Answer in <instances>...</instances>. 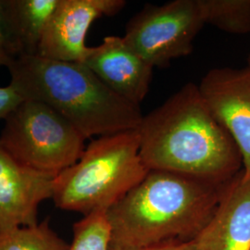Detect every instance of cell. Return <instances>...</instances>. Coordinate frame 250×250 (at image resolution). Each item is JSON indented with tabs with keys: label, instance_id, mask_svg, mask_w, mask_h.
<instances>
[{
	"label": "cell",
	"instance_id": "5bb4252c",
	"mask_svg": "<svg viewBox=\"0 0 250 250\" xmlns=\"http://www.w3.org/2000/svg\"><path fill=\"white\" fill-rule=\"evenodd\" d=\"M68 247L47 219L31 226L0 232V250H67Z\"/></svg>",
	"mask_w": 250,
	"mask_h": 250
},
{
	"label": "cell",
	"instance_id": "8fae6325",
	"mask_svg": "<svg viewBox=\"0 0 250 250\" xmlns=\"http://www.w3.org/2000/svg\"><path fill=\"white\" fill-rule=\"evenodd\" d=\"M192 241L195 250H250V177L244 170L225 186L212 217Z\"/></svg>",
	"mask_w": 250,
	"mask_h": 250
},
{
	"label": "cell",
	"instance_id": "4fadbf2b",
	"mask_svg": "<svg viewBox=\"0 0 250 250\" xmlns=\"http://www.w3.org/2000/svg\"><path fill=\"white\" fill-rule=\"evenodd\" d=\"M204 23L233 35L250 32V0H197Z\"/></svg>",
	"mask_w": 250,
	"mask_h": 250
},
{
	"label": "cell",
	"instance_id": "2e32d148",
	"mask_svg": "<svg viewBox=\"0 0 250 250\" xmlns=\"http://www.w3.org/2000/svg\"><path fill=\"white\" fill-rule=\"evenodd\" d=\"M24 99L10 84L0 87V120H5Z\"/></svg>",
	"mask_w": 250,
	"mask_h": 250
},
{
	"label": "cell",
	"instance_id": "ba28073f",
	"mask_svg": "<svg viewBox=\"0 0 250 250\" xmlns=\"http://www.w3.org/2000/svg\"><path fill=\"white\" fill-rule=\"evenodd\" d=\"M202 98L241 153L243 170L250 177V65L215 68L197 85Z\"/></svg>",
	"mask_w": 250,
	"mask_h": 250
},
{
	"label": "cell",
	"instance_id": "9a60e30c",
	"mask_svg": "<svg viewBox=\"0 0 250 250\" xmlns=\"http://www.w3.org/2000/svg\"><path fill=\"white\" fill-rule=\"evenodd\" d=\"M107 210L84 215L73 225V235L67 250H112Z\"/></svg>",
	"mask_w": 250,
	"mask_h": 250
},
{
	"label": "cell",
	"instance_id": "e0dca14e",
	"mask_svg": "<svg viewBox=\"0 0 250 250\" xmlns=\"http://www.w3.org/2000/svg\"><path fill=\"white\" fill-rule=\"evenodd\" d=\"M134 250H195L193 241H174L163 242L160 244H155L151 246L144 247Z\"/></svg>",
	"mask_w": 250,
	"mask_h": 250
},
{
	"label": "cell",
	"instance_id": "277c9868",
	"mask_svg": "<svg viewBox=\"0 0 250 250\" xmlns=\"http://www.w3.org/2000/svg\"><path fill=\"white\" fill-rule=\"evenodd\" d=\"M139 150L136 130L93 140L79 161L55 177V205L83 216L108 210L149 171Z\"/></svg>",
	"mask_w": 250,
	"mask_h": 250
},
{
	"label": "cell",
	"instance_id": "52a82bcc",
	"mask_svg": "<svg viewBox=\"0 0 250 250\" xmlns=\"http://www.w3.org/2000/svg\"><path fill=\"white\" fill-rule=\"evenodd\" d=\"M125 5L124 0H59L37 55L58 62L83 63L89 48L85 37L92 23L101 17L116 15Z\"/></svg>",
	"mask_w": 250,
	"mask_h": 250
},
{
	"label": "cell",
	"instance_id": "8992f818",
	"mask_svg": "<svg viewBox=\"0 0 250 250\" xmlns=\"http://www.w3.org/2000/svg\"><path fill=\"white\" fill-rule=\"evenodd\" d=\"M204 25L197 0H173L146 5L127 22L123 37L153 68H163L192 52Z\"/></svg>",
	"mask_w": 250,
	"mask_h": 250
},
{
	"label": "cell",
	"instance_id": "d6986e66",
	"mask_svg": "<svg viewBox=\"0 0 250 250\" xmlns=\"http://www.w3.org/2000/svg\"><path fill=\"white\" fill-rule=\"evenodd\" d=\"M249 64L250 65V58H249Z\"/></svg>",
	"mask_w": 250,
	"mask_h": 250
},
{
	"label": "cell",
	"instance_id": "7c38bea8",
	"mask_svg": "<svg viewBox=\"0 0 250 250\" xmlns=\"http://www.w3.org/2000/svg\"><path fill=\"white\" fill-rule=\"evenodd\" d=\"M59 0H0L3 31L14 59L37 55L48 19Z\"/></svg>",
	"mask_w": 250,
	"mask_h": 250
},
{
	"label": "cell",
	"instance_id": "30bf717a",
	"mask_svg": "<svg viewBox=\"0 0 250 250\" xmlns=\"http://www.w3.org/2000/svg\"><path fill=\"white\" fill-rule=\"evenodd\" d=\"M83 64L107 87L136 105L140 106L150 88L154 68L123 36H107L100 45L89 47Z\"/></svg>",
	"mask_w": 250,
	"mask_h": 250
},
{
	"label": "cell",
	"instance_id": "ac0fdd59",
	"mask_svg": "<svg viewBox=\"0 0 250 250\" xmlns=\"http://www.w3.org/2000/svg\"><path fill=\"white\" fill-rule=\"evenodd\" d=\"M15 59L9 51L6 36L3 31L2 22H1V14H0V66L9 67Z\"/></svg>",
	"mask_w": 250,
	"mask_h": 250
},
{
	"label": "cell",
	"instance_id": "5b68a950",
	"mask_svg": "<svg viewBox=\"0 0 250 250\" xmlns=\"http://www.w3.org/2000/svg\"><path fill=\"white\" fill-rule=\"evenodd\" d=\"M80 132L45 103L24 99L5 119L0 144L27 167L57 176L85 149Z\"/></svg>",
	"mask_w": 250,
	"mask_h": 250
},
{
	"label": "cell",
	"instance_id": "7a4b0ae2",
	"mask_svg": "<svg viewBox=\"0 0 250 250\" xmlns=\"http://www.w3.org/2000/svg\"><path fill=\"white\" fill-rule=\"evenodd\" d=\"M227 184L149 170L107 211L112 250L194 240L212 217Z\"/></svg>",
	"mask_w": 250,
	"mask_h": 250
},
{
	"label": "cell",
	"instance_id": "3957f363",
	"mask_svg": "<svg viewBox=\"0 0 250 250\" xmlns=\"http://www.w3.org/2000/svg\"><path fill=\"white\" fill-rule=\"evenodd\" d=\"M10 85L24 99L52 107L85 138L136 130L139 105L119 96L83 63L21 56L9 67Z\"/></svg>",
	"mask_w": 250,
	"mask_h": 250
},
{
	"label": "cell",
	"instance_id": "6da1fadb",
	"mask_svg": "<svg viewBox=\"0 0 250 250\" xmlns=\"http://www.w3.org/2000/svg\"><path fill=\"white\" fill-rule=\"evenodd\" d=\"M136 131L139 153L149 170L224 185L243 170L236 144L195 83L185 84L144 115Z\"/></svg>",
	"mask_w": 250,
	"mask_h": 250
},
{
	"label": "cell",
	"instance_id": "9c48e42d",
	"mask_svg": "<svg viewBox=\"0 0 250 250\" xmlns=\"http://www.w3.org/2000/svg\"><path fill=\"white\" fill-rule=\"evenodd\" d=\"M54 175L31 169L0 144V232L38 224V208L53 197Z\"/></svg>",
	"mask_w": 250,
	"mask_h": 250
}]
</instances>
